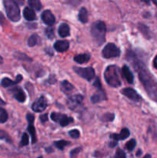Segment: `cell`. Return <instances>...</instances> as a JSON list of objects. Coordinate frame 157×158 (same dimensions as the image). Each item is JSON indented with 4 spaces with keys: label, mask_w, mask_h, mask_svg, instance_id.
I'll use <instances>...</instances> for the list:
<instances>
[{
    "label": "cell",
    "mask_w": 157,
    "mask_h": 158,
    "mask_svg": "<svg viewBox=\"0 0 157 158\" xmlns=\"http://www.w3.org/2000/svg\"><path fill=\"white\" fill-rule=\"evenodd\" d=\"M41 18L43 23L48 26H52L55 23V18L50 10H45L42 13Z\"/></svg>",
    "instance_id": "30bf717a"
},
{
    "label": "cell",
    "mask_w": 157,
    "mask_h": 158,
    "mask_svg": "<svg viewBox=\"0 0 157 158\" xmlns=\"http://www.w3.org/2000/svg\"><path fill=\"white\" fill-rule=\"evenodd\" d=\"M23 15L27 21H34L36 19V14L32 8H25V9L23 10Z\"/></svg>",
    "instance_id": "9a60e30c"
},
{
    "label": "cell",
    "mask_w": 157,
    "mask_h": 158,
    "mask_svg": "<svg viewBox=\"0 0 157 158\" xmlns=\"http://www.w3.org/2000/svg\"><path fill=\"white\" fill-rule=\"evenodd\" d=\"M135 145H136V141H135V139H132V140H130L127 143H126V149L129 151H133Z\"/></svg>",
    "instance_id": "1f68e13d"
},
{
    "label": "cell",
    "mask_w": 157,
    "mask_h": 158,
    "mask_svg": "<svg viewBox=\"0 0 157 158\" xmlns=\"http://www.w3.org/2000/svg\"><path fill=\"white\" fill-rule=\"evenodd\" d=\"M29 123V126H28V131L30 134L31 137H32V143H35L36 142V132H35V129L33 126L34 122H28Z\"/></svg>",
    "instance_id": "7402d4cb"
},
{
    "label": "cell",
    "mask_w": 157,
    "mask_h": 158,
    "mask_svg": "<svg viewBox=\"0 0 157 158\" xmlns=\"http://www.w3.org/2000/svg\"><path fill=\"white\" fill-rule=\"evenodd\" d=\"M104 78L108 85L112 87H119L121 86L119 68L115 65H111L106 68L104 72Z\"/></svg>",
    "instance_id": "7a4b0ae2"
},
{
    "label": "cell",
    "mask_w": 157,
    "mask_h": 158,
    "mask_svg": "<svg viewBox=\"0 0 157 158\" xmlns=\"http://www.w3.org/2000/svg\"><path fill=\"white\" fill-rule=\"evenodd\" d=\"M122 94H123L124 96H126L127 98H129V100H133V101L138 102L141 100V97L138 94V93L133 89L132 88H125L122 90Z\"/></svg>",
    "instance_id": "9c48e42d"
},
{
    "label": "cell",
    "mask_w": 157,
    "mask_h": 158,
    "mask_svg": "<svg viewBox=\"0 0 157 158\" xmlns=\"http://www.w3.org/2000/svg\"><path fill=\"white\" fill-rule=\"evenodd\" d=\"M58 35L61 37L64 38V37H67L70 35V29H69V26H68L66 23H62L59 26L58 29Z\"/></svg>",
    "instance_id": "e0dca14e"
},
{
    "label": "cell",
    "mask_w": 157,
    "mask_h": 158,
    "mask_svg": "<svg viewBox=\"0 0 157 158\" xmlns=\"http://www.w3.org/2000/svg\"><path fill=\"white\" fill-rule=\"evenodd\" d=\"M146 157H151V155H146L145 156V158H146Z\"/></svg>",
    "instance_id": "f6af8a7d"
},
{
    "label": "cell",
    "mask_w": 157,
    "mask_h": 158,
    "mask_svg": "<svg viewBox=\"0 0 157 158\" xmlns=\"http://www.w3.org/2000/svg\"><path fill=\"white\" fill-rule=\"evenodd\" d=\"M8 114L4 109L0 108V123H3L7 121Z\"/></svg>",
    "instance_id": "83f0119b"
},
{
    "label": "cell",
    "mask_w": 157,
    "mask_h": 158,
    "mask_svg": "<svg viewBox=\"0 0 157 158\" xmlns=\"http://www.w3.org/2000/svg\"><path fill=\"white\" fill-rule=\"evenodd\" d=\"M3 63V60H2V58L1 56H0V64H2V63Z\"/></svg>",
    "instance_id": "ee69618b"
},
{
    "label": "cell",
    "mask_w": 157,
    "mask_h": 158,
    "mask_svg": "<svg viewBox=\"0 0 157 158\" xmlns=\"http://www.w3.org/2000/svg\"><path fill=\"white\" fill-rule=\"evenodd\" d=\"M99 89V92L98 94H93V95L92 96V97H91V101L93 103H99V101H101V100H105L106 99V95H105V93L104 91H103V89Z\"/></svg>",
    "instance_id": "ac0fdd59"
},
{
    "label": "cell",
    "mask_w": 157,
    "mask_h": 158,
    "mask_svg": "<svg viewBox=\"0 0 157 158\" xmlns=\"http://www.w3.org/2000/svg\"><path fill=\"white\" fill-rule=\"evenodd\" d=\"M69 143H70L69 142L66 141V140H58V141L54 142V144H55V146L59 150H63L64 149L65 147L67 146V145H69Z\"/></svg>",
    "instance_id": "4316f807"
},
{
    "label": "cell",
    "mask_w": 157,
    "mask_h": 158,
    "mask_svg": "<svg viewBox=\"0 0 157 158\" xmlns=\"http://www.w3.org/2000/svg\"><path fill=\"white\" fill-rule=\"evenodd\" d=\"M0 139H1V140H6V141L8 142V143H12V139H11L10 137H9V134L4 131H0Z\"/></svg>",
    "instance_id": "f1b7e54d"
},
{
    "label": "cell",
    "mask_w": 157,
    "mask_h": 158,
    "mask_svg": "<svg viewBox=\"0 0 157 158\" xmlns=\"http://www.w3.org/2000/svg\"><path fill=\"white\" fill-rule=\"evenodd\" d=\"M138 28H139V30L141 32V33L143 34L146 39L151 38L150 30H149V29L146 26V25L143 24V23H139Z\"/></svg>",
    "instance_id": "44dd1931"
},
{
    "label": "cell",
    "mask_w": 157,
    "mask_h": 158,
    "mask_svg": "<svg viewBox=\"0 0 157 158\" xmlns=\"http://www.w3.org/2000/svg\"><path fill=\"white\" fill-rule=\"evenodd\" d=\"M73 69L75 72V73L78 74L79 77L88 80V81H91L94 78V77H95V70H94L92 67L81 68L74 66Z\"/></svg>",
    "instance_id": "8992f818"
},
{
    "label": "cell",
    "mask_w": 157,
    "mask_h": 158,
    "mask_svg": "<svg viewBox=\"0 0 157 158\" xmlns=\"http://www.w3.org/2000/svg\"><path fill=\"white\" fill-rule=\"evenodd\" d=\"M3 4L8 18L15 23L19 21L21 18L20 10L15 0H3Z\"/></svg>",
    "instance_id": "3957f363"
},
{
    "label": "cell",
    "mask_w": 157,
    "mask_h": 158,
    "mask_svg": "<svg viewBox=\"0 0 157 158\" xmlns=\"http://www.w3.org/2000/svg\"><path fill=\"white\" fill-rule=\"evenodd\" d=\"M29 6L36 11H39L42 9V4L39 0H28Z\"/></svg>",
    "instance_id": "cb8c5ba5"
},
{
    "label": "cell",
    "mask_w": 157,
    "mask_h": 158,
    "mask_svg": "<svg viewBox=\"0 0 157 158\" xmlns=\"http://www.w3.org/2000/svg\"><path fill=\"white\" fill-rule=\"evenodd\" d=\"M47 107V102L46 98L43 96H41L36 101L33 103L32 106V109L35 113H41L46 110Z\"/></svg>",
    "instance_id": "ba28073f"
},
{
    "label": "cell",
    "mask_w": 157,
    "mask_h": 158,
    "mask_svg": "<svg viewBox=\"0 0 157 158\" xmlns=\"http://www.w3.org/2000/svg\"><path fill=\"white\" fill-rule=\"evenodd\" d=\"M78 20L82 23H86L88 22V12L87 9L85 7H83L80 9L79 12H78Z\"/></svg>",
    "instance_id": "ffe728a7"
},
{
    "label": "cell",
    "mask_w": 157,
    "mask_h": 158,
    "mask_svg": "<svg viewBox=\"0 0 157 158\" xmlns=\"http://www.w3.org/2000/svg\"><path fill=\"white\" fill-rule=\"evenodd\" d=\"M22 75H18L16 77V80H15V81L17 82V83H18L19 82L22 81Z\"/></svg>",
    "instance_id": "ab89813d"
},
{
    "label": "cell",
    "mask_w": 157,
    "mask_h": 158,
    "mask_svg": "<svg viewBox=\"0 0 157 158\" xmlns=\"http://www.w3.org/2000/svg\"><path fill=\"white\" fill-rule=\"evenodd\" d=\"M83 100V97L82 95H79V94L71 96L67 100V106H69V109L74 110L82 104Z\"/></svg>",
    "instance_id": "52a82bcc"
},
{
    "label": "cell",
    "mask_w": 157,
    "mask_h": 158,
    "mask_svg": "<svg viewBox=\"0 0 157 158\" xmlns=\"http://www.w3.org/2000/svg\"><path fill=\"white\" fill-rule=\"evenodd\" d=\"M129 134H129V130L126 129V128H124V129L122 130L120 134H113L110 136V137L113 140H116V141H118V140H126V138H128V137H129Z\"/></svg>",
    "instance_id": "4fadbf2b"
},
{
    "label": "cell",
    "mask_w": 157,
    "mask_h": 158,
    "mask_svg": "<svg viewBox=\"0 0 157 158\" xmlns=\"http://www.w3.org/2000/svg\"><path fill=\"white\" fill-rule=\"evenodd\" d=\"M17 84L16 81H12V80H10L9 78H3L1 82V85L3 86V87H9V86H12V85Z\"/></svg>",
    "instance_id": "484cf974"
},
{
    "label": "cell",
    "mask_w": 157,
    "mask_h": 158,
    "mask_svg": "<svg viewBox=\"0 0 157 158\" xmlns=\"http://www.w3.org/2000/svg\"><path fill=\"white\" fill-rule=\"evenodd\" d=\"M115 118V115L113 114H106L102 117V120L104 122H111Z\"/></svg>",
    "instance_id": "4dcf8cb0"
},
{
    "label": "cell",
    "mask_w": 157,
    "mask_h": 158,
    "mask_svg": "<svg viewBox=\"0 0 157 158\" xmlns=\"http://www.w3.org/2000/svg\"><path fill=\"white\" fill-rule=\"evenodd\" d=\"M82 151V148H76L74 150H72L70 153L71 156H75L77 154H78L80 153V151Z\"/></svg>",
    "instance_id": "d590c367"
},
{
    "label": "cell",
    "mask_w": 157,
    "mask_h": 158,
    "mask_svg": "<svg viewBox=\"0 0 157 158\" xmlns=\"http://www.w3.org/2000/svg\"><path fill=\"white\" fill-rule=\"evenodd\" d=\"M11 92L13 94L14 97L18 100L20 103H23V102L26 101V96L25 94V93L23 92L22 89L20 87H15L13 89H10Z\"/></svg>",
    "instance_id": "7c38bea8"
},
{
    "label": "cell",
    "mask_w": 157,
    "mask_h": 158,
    "mask_svg": "<svg viewBox=\"0 0 157 158\" xmlns=\"http://www.w3.org/2000/svg\"><path fill=\"white\" fill-rule=\"evenodd\" d=\"M5 22V17L2 12H0V25H2Z\"/></svg>",
    "instance_id": "f35d334b"
},
{
    "label": "cell",
    "mask_w": 157,
    "mask_h": 158,
    "mask_svg": "<svg viewBox=\"0 0 157 158\" xmlns=\"http://www.w3.org/2000/svg\"><path fill=\"white\" fill-rule=\"evenodd\" d=\"M50 117L54 122L58 123L61 127H66L73 122V119L72 117H69L66 114H59V113H52Z\"/></svg>",
    "instance_id": "5b68a950"
},
{
    "label": "cell",
    "mask_w": 157,
    "mask_h": 158,
    "mask_svg": "<svg viewBox=\"0 0 157 158\" xmlns=\"http://www.w3.org/2000/svg\"><path fill=\"white\" fill-rule=\"evenodd\" d=\"M69 135L73 139H77L80 136V133L79 131H78V130L76 129H74V130H72V131H70L69 132Z\"/></svg>",
    "instance_id": "836d02e7"
},
{
    "label": "cell",
    "mask_w": 157,
    "mask_h": 158,
    "mask_svg": "<svg viewBox=\"0 0 157 158\" xmlns=\"http://www.w3.org/2000/svg\"><path fill=\"white\" fill-rule=\"evenodd\" d=\"M106 26L104 22L96 21L91 26V35L98 46H101L106 40Z\"/></svg>",
    "instance_id": "6da1fadb"
},
{
    "label": "cell",
    "mask_w": 157,
    "mask_h": 158,
    "mask_svg": "<svg viewBox=\"0 0 157 158\" xmlns=\"http://www.w3.org/2000/svg\"><path fill=\"white\" fill-rule=\"evenodd\" d=\"M0 105H6V102L2 100L1 97H0Z\"/></svg>",
    "instance_id": "7bdbcfd3"
},
{
    "label": "cell",
    "mask_w": 157,
    "mask_h": 158,
    "mask_svg": "<svg viewBox=\"0 0 157 158\" xmlns=\"http://www.w3.org/2000/svg\"><path fill=\"white\" fill-rule=\"evenodd\" d=\"M116 144H117L116 140H114L113 142H111V143H109V147H111V148H114V147H115Z\"/></svg>",
    "instance_id": "60d3db41"
},
{
    "label": "cell",
    "mask_w": 157,
    "mask_h": 158,
    "mask_svg": "<svg viewBox=\"0 0 157 158\" xmlns=\"http://www.w3.org/2000/svg\"><path fill=\"white\" fill-rule=\"evenodd\" d=\"M14 57L16 58L17 60H23V61L31 62L32 60V59H31L30 57L28 56L26 53H22V52H15V54H14Z\"/></svg>",
    "instance_id": "d4e9b609"
},
{
    "label": "cell",
    "mask_w": 157,
    "mask_h": 158,
    "mask_svg": "<svg viewBox=\"0 0 157 158\" xmlns=\"http://www.w3.org/2000/svg\"><path fill=\"white\" fill-rule=\"evenodd\" d=\"M120 49L114 43H108L105 46L102 51L103 56L106 59H111L118 57L120 56Z\"/></svg>",
    "instance_id": "277c9868"
},
{
    "label": "cell",
    "mask_w": 157,
    "mask_h": 158,
    "mask_svg": "<svg viewBox=\"0 0 157 158\" xmlns=\"http://www.w3.org/2000/svg\"><path fill=\"white\" fill-rule=\"evenodd\" d=\"M54 49L59 52H66L69 47V43L67 40H58L55 43L53 46Z\"/></svg>",
    "instance_id": "8fae6325"
},
{
    "label": "cell",
    "mask_w": 157,
    "mask_h": 158,
    "mask_svg": "<svg viewBox=\"0 0 157 158\" xmlns=\"http://www.w3.org/2000/svg\"><path fill=\"white\" fill-rule=\"evenodd\" d=\"M39 119L40 120H41L42 123H46V121H48V114H43V115H41L39 117Z\"/></svg>",
    "instance_id": "8d00e7d4"
},
{
    "label": "cell",
    "mask_w": 157,
    "mask_h": 158,
    "mask_svg": "<svg viewBox=\"0 0 157 158\" xmlns=\"http://www.w3.org/2000/svg\"><path fill=\"white\" fill-rule=\"evenodd\" d=\"M29 143V136H28L27 134H23L22 137V140L20 141V147L26 146Z\"/></svg>",
    "instance_id": "d6a6232c"
},
{
    "label": "cell",
    "mask_w": 157,
    "mask_h": 158,
    "mask_svg": "<svg viewBox=\"0 0 157 158\" xmlns=\"http://www.w3.org/2000/svg\"><path fill=\"white\" fill-rule=\"evenodd\" d=\"M60 88H61V90L63 93H65L66 94H68L72 92V89H74V86L69 81L64 80V81H62L60 83Z\"/></svg>",
    "instance_id": "d6986e66"
},
{
    "label": "cell",
    "mask_w": 157,
    "mask_h": 158,
    "mask_svg": "<svg viewBox=\"0 0 157 158\" xmlns=\"http://www.w3.org/2000/svg\"><path fill=\"white\" fill-rule=\"evenodd\" d=\"M26 119H27L28 122H34V120H35V117H34V115L32 114H28L26 115Z\"/></svg>",
    "instance_id": "74e56055"
},
{
    "label": "cell",
    "mask_w": 157,
    "mask_h": 158,
    "mask_svg": "<svg viewBox=\"0 0 157 158\" xmlns=\"http://www.w3.org/2000/svg\"><path fill=\"white\" fill-rule=\"evenodd\" d=\"M142 155V151L141 150H139L138 152L136 153V157H139V156Z\"/></svg>",
    "instance_id": "b9f144b4"
},
{
    "label": "cell",
    "mask_w": 157,
    "mask_h": 158,
    "mask_svg": "<svg viewBox=\"0 0 157 158\" xmlns=\"http://www.w3.org/2000/svg\"><path fill=\"white\" fill-rule=\"evenodd\" d=\"M90 58L91 55L89 53L78 54V55L75 56V57H74V61L77 63H79V64H83V63L89 62Z\"/></svg>",
    "instance_id": "2e32d148"
},
{
    "label": "cell",
    "mask_w": 157,
    "mask_h": 158,
    "mask_svg": "<svg viewBox=\"0 0 157 158\" xmlns=\"http://www.w3.org/2000/svg\"><path fill=\"white\" fill-rule=\"evenodd\" d=\"M122 73H123V77H125V79L126 80V81L129 83L132 84L134 81V76L132 74V73L131 72V70L129 69V68L127 66H123V67L122 68Z\"/></svg>",
    "instance_id": "5bb4252c"
},
{
    "label": "cell",
    "mask_w": 157,
    "mask_h": 158,
    "mask_svg": "<svg viewBox=\"0 0 157 158\" xmlns=\"http://www.w3.org/2000/svg\"><path fill=\"white\" fill-rule=\"evenodd\" d=\"M40 38L37 34H32L28 40V46L29 47H33L34 46L38 44L39 43Z\"/></svg>",
    "instance_id": "603a6c76"
},
{
    "label": "cell",
    "mask_w": 157,
    "mask_h": 158,
    "mask_svg": "<svg viewBox=\"0 0 157 158\" xmlns=\"http://www.w3.org/2000/svg\"><path fill=\"white\" fill-rule=\"evenodd\" d=\"M126 157V154L122 151L121 149H118L117 150V152L116 154H115V157H118V158H125Z\"/></svg>",
    "instance_id": "e575fe53"
},
{
    "label": "cell",
    "mask_w": 157,
    "mask_h": 158,
    "mask_svg": "<svg viewBox=\"0 0 157 158\" xmlns=\"http://www.w3.org/2000/svg\"><path fill=\"white\" fill-rule=\"evenodd\" d=\"M45 33H46V36L50 39V40L53 39L54 36H55V31H54V29L52 27L46 28V30H45Z\"/></svg>",
    "instance_id": "f546056e"
}]
</instances>
